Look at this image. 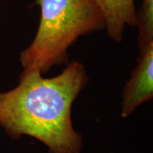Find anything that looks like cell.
<instances>
[{
  "mask_svg": "<svg viewBox=\"0 0 153 153\" xmlns=\"http://www.w3.org/2000/svg\"><path fill=\"white\" fill-rule=\"evenodd\" d=\"M40 22L32 44L21 53L23 71L41 74L68 64V49L79 37L105 27L95 0H36Z\"/></svg>",
  "mask_w": 153,
  "mask_h": 153,
  "instance_id": "7a4b0ae2",
  "label": "cell"
},
{
  "mask_svg": "<svg viewBox=\"0 0 153 153\" xmlns=\"http://www.w3.org/2000/svg\"><path fill=\"white\" fill-rule=\"evenodd\" d=\"M105 19L107 35L114 42L120 43L126 26H136L134 0H95Z\"/></svg>",
  "mask_w": 153,
  "mask_h": 153,
  "instance_id": "277c9868",
  "label": "cell"
},
{
  "mask_svg": "<svg viewBox=\"0 0 153 153\" xmlns=\"http://www.w3.org/2000/svg\"><path fill=\"white\" fill-rule=\"evenodd\" d=\"M153 97V43L140 50L137 65L122 93V117H127Z\"/></svg>",
  "mask_w": 153,
  "mask_h": 153,
  "instance_id": "3957f363",
  "label": "cell"
},
{
  "mask_svg": "<svg viewBox=\"0 0 153 153\" xmlns=\"http://www.w3.org/2000/svg\"><path fill=\"white\" fill-rule=\"evenodd\" d=\"M22 71L16 87L0 92V127L14 140L35 138L49 153H80L83 141L71 121V107L88 82L81 62L68 63L59 75Z\"/></svg>",
  "mask_w": 153,
  "mask_h": 153,
  "instance_id": "6da1fadb",
  "label": "cell"
},
{
  "mask_svg": "<svg viewBox=\"0 0 153 153\" xmlns=\"http://www.w3.org/2000/svg\"><path fill=\"white\" fill-rule=\"evenodd\" d=\"M136 18L138 47L141 50L153 43V0H142Z\"/></svg>",
  "mask_w": 153,
  "mask_h": 153,
  "instance_id": "5b68a950",
  "label": "cell"
}]
</instances>
